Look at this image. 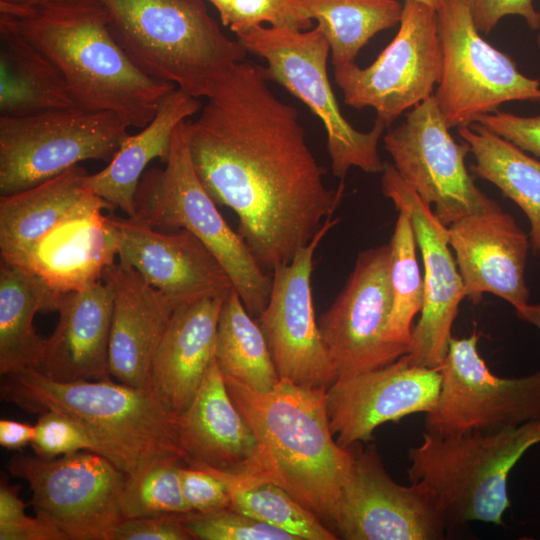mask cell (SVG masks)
Masks as SVG:
<instances>
[{
	"instance_id": "cell-42",
	"label": "cell",
	"mask_w": 540,
	"mask_h": 540,
	"mask_svg": "<svg viewBox=\"0 0 540 540\" xmlns=\"http://www.w3.org/2000/svg\"><path fill=\"white\" fill-rule=\"evenodd\" d=\"M468 9L480 33L490 34L506 16L522 17L531 30L540 28V11L533 0H460Z\"/></svg>"
},
{
	"instance_id": "cell-29",
	"label": "cell",
	"mask_w": 540,
	"mask_h": 540,
	"mask_svg": "<svg viewBox=\"0 0 540 540\" xmlns=\"http://www.w3.org/2000/svg\"><path fill=\"white\" fill-rule=\"evenodd\" d=\"M74 106L58 68L20 33L0 23V116Z\"/></svg>"
},
{
	"instance_id": "cell-9",
	"label": "cell",
	"mask_w": 540,
	"mask_h": 540,
	"mask_svg": "<svg viewBox=\"0 0 540 540\" xmlns=\"http://www.w3.org/2000/svg\"><path fill=\"white\" fill-rule=\"evenodd\" d=\"M115 114L76 106L0 116V194L48 181L85 160L110 161L128 138Z\"/></svg>"
},
{
	"instance_id": "cell-21",
	"label": "cell",
	"mask_w": 540,
	"mask_h": 540,
	"mask_svg": "<svg viewBox=\"0 0 540 540\" xmlns=\"http://www.w3.org/2000/svg\"><path fill=\"white\" fill-rule=\"evenodd\" d=\"M447 240L473 303L483 294L496 295L515 310L528 304L525 267L528 235L501 207L465 216L447 226Z\"/></svg>"
},
{
	"instance_id": "cell-35",
	"label": "cell",
	"mask_w": 540,
	"mask_h": 540,
	"mask_svg": "<svg viewBox=\"0 0 540 540\" xmlns=\"http://www.w3.org/2000/svg\"><path fill=\"white\" fill-rule=\"evenodd\" d=\"M398 216L390 239L389 278L391 309L385 338L408 347L414 317L421 312L424 302V280L416 257V238L411 218L405 210Z\"/></svg>"
},
{
	"instance_id": "cell-24",
	"label": "cell",
	"mask_w": 540,
	"mask_h": 540,
	"mask_svg": "<svg viewBox=\"0 0 540 540\" xmlns=\"http://www.w3.org/2000/svg\"><path fill=\"white\" fill-rule=\"evenodd\" d=\"M112 309V290L102 279L60 293L57 325L32 368L58 381L109 379Z\"/></svg>"
},
{
	"instance_id": "cell-13",
	"label": "cell",
	"mask_w": 540,
	"mask_h": 540,
	"mask_svg": "<svg viewBox=\"0 0 540 540\" xmlns=\"http://www.w3.org/2000/svg\"><path fill=\"white\" fill-rule=\"evenodd\" d=\"M480 334L451 337L439 367L437 403L425 431L440 435L493 432L540 419V369L516 378L493 374L478 352Z\"/></svg>"
},
{
	"instance_id": "cell-14",
	"label": "cell",
	"mask_w": 540,
	"mask_h": 540,
	"mask_svg": "<svg viewBox=\"0 0 540 540\" xmlns=\"http://www.w3.org/2000/svg\"><path fill=\"white\" fill-rule=\"evenodd\" d=\"M383 144L401 178L445 226L500 207L474 183L465 164L469 145L452 137L433 95L389 129Z\"/></svg>"
},
{
	"instance_id": "cell-5",
	"label": "cell",
	"mask_w": 540,
	"mask_h": 540,
	"mask_svg": "<svg viewBox=\"0 0 540 540\" xmlns=\"http://www.w3.org/2000/svg\"><path fill=\"white\" fill-rule=\"evenodd\" d=\"M116 42L145 75L207 98L247 51L202 0H98Z\"/></svg>"
},
{
	"instance_id": "cell-6",
	"label": "cell",
	"mask_w": 540,
	"mask_h": 540,
	"mask_svg": "<svg viewBox=\"0 0 540 540\" xmlns=\"http://www.w3.org/2000/svg\"><path fill=\"white\" fill-rule=\"evenodd\" d=\"M540 443V419L493 432L440 435L425 431L408 451L410 482L433 494L447 531L468 522L504 526L511 506L508 477L514 466Z\"/></svg>"
},
{
	"instance_id": "cell-30",
	"label": "cell",
	"mask_w": 540,
	"mask_h": 540,
	"mask_svg": "<svg viewBox=\"0 0 540 540\" xmlns=\"http://www.w3.org/2000/svg\"><path fill=\"white\" fill-rule=\"evenodd\" d=\"M59 294L31 270L1 260L0 374L34 367L44 341L33 325L38 312L56 311Z\"/></svg>"
},
{
	"instance_id": "cell-37",
	"label": "cell",
	"mask_w": 540,
	"mask_h": 540,
	"mask_svg": "<svg viewBox=\"0 0 540 540\" xmlns=\"http://www.w3.org/2000/svg\"><path fill=\"white\" fill-rule=\"evenodd\" d=\"M192 539L198 540H298L292 534L261 522L231 507L209 512L179 514Z\"/></svg>"
},
{
	"instance_id": "cell-19",
	"label": "cell",
	"mask_w": 540,
	"mask_h": 540,
	"mask_svg": "<svg viewBox=\"0 0 540 540\" xmlns=\"http://www.w3.org/2000/svg\"><path fill=\"white\" fill-rule=\"evenodd\" d=\"M440 387L439 368L416 366L408 354L386 366L339 378L326 392L331 431L343 447L370 442L379 426L432 411Z\"/></svg>"
},
{
	"instance_id": "cell-12",
	"label": "cell",
	"mask_w": 540,
	"mask_h": 540,
	"mask_svg": "<svg viewBox=\"0 0 540 540\" xmlns=\"http://www.w3.org/2000/svg\"><path fill=\"white\" fill-rule=\"evenodd\" d=\"M333 68L345 104L372 108L388 128L406 110L432 96L440 80L437 11L417 0H404L399 29L372 64Z\"/></svg>"
},
{
	"instance_id": "cell-15",
	"label": "cell",
	"mask_w": 540,
	"mask_h": 540,
	"mask_svg": "<svg viewBox=\"0 0 540 540\" xmlns=\"http://www.w3.org/2000/svg\"><path fill=\"white\" fill-rule=\"evenodd\" d=\"M359 444L336 507L333 527L338 539H444L446 522L431 491L421 482L397 483L376 446Z\"/></svg>"
},
{
	"instance_id": "cell-20",
	"label": "cell",
	"mask_w": 540,
	"mask_h": 540,
	"mask_svg": "<svg viewBox=\"0 0 540 540\" xmlns=\"http://www.w3.org/2000/svg\"><path fill=\"white\" fill-rule=\"evenodd\" d=\"M111 216L119 263L136 270L176 307L225 298L234 288L219 260L188 230L166 233L130 217Z\"/></svg>"
},
{
	"instance_id": "cell-43",
	"label": "cell",
	"mask_w": 540,
	"mask_h": 540,
	"mask_svg": "<svg viewBox=\"0 0 540 540\" xmlns=\"http://www.w3.org/2000/svg\"><path fill=\"white\" fill-rule=\"evenodd\" d=\"M179 514H160L123 518L110 540H189Z\"/></svg>"
},
{
	"instance_id": "cell-2",
	"label": "cell",
	"mask_w": 540,
	"mask_h": 540,
	"mask_svg": "<svg viewBox=\"0 0 540 540\" xmlns=\"http://www.w3.org/2000/svg\"><path fill=\"white\" fill-rule=\"evenodd\" d=\"M0 23L20 33L58 68L76 107L111 112L129 128L145 127L177 88L145 75L131 62L98 0L0 4Z\"/></svg>"
},
{
	"instance_id": "cell-36",
	"label": "cell",
	"mask_w": 540,
	"mask_h": 540,
	"mask_svg": "<svg viewBox=\"0 0 540 540\" xmlns=\"http://www.w3.org/2000/svg\"><path fill=\"white\" fill-rule=\"evenodd\" d=\"M179 463H164L126 478L121 509L124 518L190 512L181 490Z\"/></svg>"
},
{
	"instance_id": "cell-18",
	"label": "cell",
	"mask_w": 540,
	"mask_h": 540,
	"mask_svg": "<svg viewBox=\"0 0 540 540\" xmlns=\"http://www.w3.org/2000/svg\"><path fill=\"white\" fill-rule=\"evenodd\" d=\"M381 174L383 194L396 210H405L411 218L424 265V302L412 329L407 354L416 366L439 368L448 351L459 304L465 298L463 282L447 240V226L401 178L392 163L385 162Z\"/></svg>"
},
{
	"instance_id": "cell-50",
	"label": "cell",
	"mask_w": 540,
	"mask_h": 540,
	"mask_svg": "<svg viewBox=\"0 0 540 540\" xmlns=\"http://www.w3.org/2000/svg\"><path fill=\"white\" fill-rule=\"evenodd\" d=\"M536 43H537L538 48L540 49V33L538 34L536 38Z\"/></svg>"
},
{
	"instance_id": "cell-10",
	"label": "cell",
	"mask_w": 540,
	"mask_h": 540,
	"mask_svg": "<svg viewBox=\"0 0 540 540\" xmlns=\"http://www.w3.org/2000/svg\"><path fill=\"white\" fill-rule=\"evenodd\" d=\"M442 70L433 94L448 126H468L512 101H540V81L477 30L460 0H443L436 10Z\"/></svg>"
},
{
	"instance_id": "cell-45",
	"label": "cell",
	"mask_w": 540,
	"mask_h": 540,
	"mask_svg": "<svg viewBox=\"0 0 540 540\" xmlns=\"http://www.w3.org/2000/svg\"><path fill=\"white\" fill-rule=\"evenodd\" d=\"M34 425L12 419L0 420V445L8 450H20L31 444Z\"/></svg>"
},
{
	"instance_id": "cell-11",
	"label": "cell",
	"mask_w": 540,
	"mask_h": 540,
	"mask_svg": "<svg viewBox=\"0 0 540 540\" xmlns=\"http://www.w3.org/2000/svg\"><path fill=\"white\" fill-rule=\"evenodd\" d=\"M7 470L26 481L36 516L66 540H110L124 518L121 495L127 475L108 458L79 451L54 458L15 454Z\"/></svg>"
},
{
	"instance_id": "cell-39",
	"label": "cell",
	"mask_w": 540,
	"mask_h": 540,
	"mask_svg": "<svg viewBox=\"0 0 540 540\" xmlns=\"http://www.w3.org/2000/svg\"><path fill=\"white\" fill-rule=\"evenodd\" d=\"M263 23L294 30L312 27V20L294 0H232L223 25L238 35Z\"/></svg>"
},
{
	"instance_id": "cell-7",
	"label": "cell",
	"mask_w": 540,
	"mask_h": 540,
	"mask_svg": "<svg viewBox=\"0 0 540 540\" xmlns=\"http://www.w3.org/2000/svg\"><path fill=\"white\" fill-rule=\"evenodd\" d=\"M188 120V119H187ZM187 120L174 129L164 168H150L136 190L133 217L154 229H185L215 255L253 318L265 309L272 274L254 258L242 237L233 231L203 187L193 166Z\"/></svg>"
},
{
	"instance_id": "cell-44",
	"label": "cell",
	"mask_w": 540,
	"mask_h": 540,
	"mask_svg": "<svg viewBox=\"0 0 540 540\" xmlns=\"http://www.w3.org/2000/svg\"><path fill=\"white\" fill-rule=\"evenodd\" d=\"M477 122L525 152L540 158V113L522 116L496 111L480 117Z\"/></svg>"
},
{
	"instance_id": "cell-27",
	"label": "cell",
	"mask_w": 540,
	"mask_h": 540,
	"mask_svg": "<svg viewBox=\"0 0 540 540\" xmlns=\"http://www.w3.org/2000/svg\"><path fill=\"white\" fill-rule=\"evenodd\" d=\"M200 99L179 88L163 101L154 118L136 134L129 135L108 165L85 179L86 188L113 208L133 217L137 187L148 164L169 155L174 129L182 121L199 113Z\"/></svg>"
},
{
	"instance_id": "cell-47",
	"label": "cell",
	"mask_w": 540,
	"mask_h": 540,
	"mask_svg": "<svg viewBox=\"0 0 540 540\" xmlns=\"http://www.w3.org/2000/svg\"><path fill=\"white\" fill-rule=\"evenodd\" d=\"M66 0H0V4L18 5V6H34L47 3L61 2Z\"/></svg>"
},
{
	"instance_id": "cell-3",
	"label": "cell",
	"mask_w": 540,
	"mask_h": 540,
	"mask_svg": "<svg viewBox=\"0 0 540 540\" xmlns=\"http://www.w3.org/2000/svg\"><path fill=\"white\" fill-rule=\"evenodd\" d=\"M224 379L258 445L254 468L247 474L275 482L334 526L356 444L343 447L333 438L326 404L328 388L280 379L271 390L258 391L232 377Z\"/></svg>"
},
{
	"instance_id": "cell-31",
	"label": "cell",
	"mask_w": 540,
	"mask_h": 540,
	"mask_svg": "<svg viewBox=\"0 0 540 540\" xmlns=\"http://www.w3.org/2000/svg\"><path fill=\"white\" fill-rule=\"evenodd\" d=\"M458 134L474 156L470 170L494 184L528 218L540 260V161L479 122L459 127Z\"/></svg>"
},
{
	"instance_id": "cell-41",
	"label": "cell",
	"mask_w": 540,
	"mask_h": 540,
	"mask_svg": "<svg viewBox=\"0 0 540 540\" xmlns=\"http://www.w3.org/2000/svg\"><path fill=\"white\" fill-rule=\"evenodd\" d=\"M179 476L182 495L190 511L209 512L231 507L227 488L212 474L182 465Z\"/></svg>"
},
{
	"instance_id": "cell-4",
	"label": "cell",
	"mask_w": 540,
	"mask_h": 540,
	"mask_svg": "<svg viewBox=\"0 0 540 540\" xmlns=\"http://www.w3.org/2000/svg\"><path fill=\"white\" fill-rule=\"evenodd\" d=\"M1 398L40 414L54 410L81 423L129 478L164 463L188 465L176 417L147 388L109 379L58 381L30 367L4 376Z\"/></svg>"
},
{
	"instance_id": "cell-17",
	"label": "cell",
	"mask_w": 540,
	"mask_h": 540,
	"mask_svg": "<svg viewBox=\"0 0 540 540\" xmlns=\"http://www.w3.org/2000/svg\"><path fill=\"white\" fill-rule=\"evenodd\" d=\"M337 222L327 218L290 262L273 269L269 301L255 318L279 378L301 386L329 388L337 380L315 318L311 290L314 252Z\"/></svg>"
},
{
	"instance_id": "cell-40",
	"label": "cell",
	"mask_w": 540,
	"mask_h": 540,
	"mask_svg": "<svg viewBox=\"0 0 540 540\" xmlns=\"http://www.w3.org/2000/svg\"><path fill=\"white\" fill-rule=\"evenodd\" d=\"M20 486L0 482V540H66L63 533L38 516L26 515L29 504L19 496Z\"/></svg>"
},
{
	"instance_id": "cell-49",
	"label": "cell",
	"mask_w": 540,
	"mask_h": 540,
	"mask_svg": "<svg viewBox=\"0 0 540 540\" xmlns=\"http://www.w3.org/2000/svg\"><path fill=\"white\" fill-rule=\"evenodd\" d=\"M417 1L422 2L434 8L435 10H437L441 6L443 0H417Z\"/></svg>"
},
{
	"instance_id": "cell-25",
	"label": "cell",
	"mask_w": 540,
	"mask_h": 540,
	"mask_svg": "<svg viewBox=\"0 0 540 540\" xmlns=\"http://www.w3.org/2000/svg\"><path fill=\"white\" fill-rule=\"evenodd\" d=\"M224 298H205L178 306L152 359L148 389L173 416L194 399L214 358Z\"/></svg>"
},
{
	"instance_id": "cell-46",
	"label": "cell",
	"mask_w": 540,
	"mask_h": 540,
	"mask_svg": "<svg viewBox=\"0 0 540 540\" xmlns=\"http://www.w3.org/2000/svg\"><path fill=\"white\" fill-rule=\"evenodd\" d=\"M517 317L534 325L540 331V302L536 304H526L521 309L515 310Z\"/></svg>"
},
{
	"instance_id": "cell-16",
	"label": "cell",
	"mask_w": 540,
	"mask_h": 540,
	"mask_svg": "<svg viewBox=\"0 0 540 540\" xmlns=\"http://www.w3.org/2000/svg\"><path fill=\"white\" fill-rule=\"evenodd\" d=\"M390 246L362 251L318 327L337 379L391 364L408 347L385 338L391 309Z\"/></svg>"
},
{
	"instance_id": "cell-33",
	"label": "cell",
	"mask_w": 540,
	"mask_h": 540,
	"mask_svg": "<svg viewBox=\"0 0 540 540\" xmlns=\"http://www.w3.org/2000/svg\"><path fill=\"white\" fill-rule=\"evenodd\" d=\"M192 466L218 478L228 490L231 508L284 530L298 540H336L337 535L308 508L275 482L247 473H234L204 464Z\"/></svg>"
},
{
	"instance_id": "cell-22",
	"label": "cell",
	"mask_w": 540,
	"mask_h": 540,
	"mask_svg": "<svg viewBox=\"0 0 540 540\" xmlns=\"http://www.w3.org/2000/svg\"><path fill=\"white\" fill-rule=\"evenodd\" d=\"M113 294L109 369L118 382L147 388L152 359L176 305L136 270L113 263L102 274Z\"/></svg>"
},
{
	"instance_id": "cell-26",
	"label": "cell",
	"mask_w": 540,
	"mask_h": 540,
	"mask_svg": "<svg viewBox=\"0 0 540 540\" xmlns=\"http://www.w3.org/2000/svg\"><path fill=\"white\" fill-rule=\"evenodd\" d=\"M181 446L189 463L250 473L258 445L249 423L233 402L215 358L188 408L176 417Z\"/></svg>"
},
{
	"instance_id": "cell-28",
	"label": "cell",
	"mask_w": 540,
	"mask_h": 540,
	"mask_svg": "<svg viewBox=\"0 0 540 540\" xmlns=\"http://www.w3.org/2000/svg\"><path fill=\"white\" fill-rule=\"evenodd\" d=\"M76 165L30 189L0 196L1 260L23 266L38 243L90 193Z\"/></svg>"
},
{
	"instance_id": "cell-23",
	"label": "cell",
	"mask_w": 540,
	"mask_h": 540,
	"mask_svg": "<svg viewBox=\"0 0 540 540\" xmlns=\"http://www.w3.org/2000/svg\"><path fill=\"white\" fill-rule=\"evenodd\" d=\"M105 209L114 208L90 192L38 243L21 267L39 275L56 294L102 279L118 252L117 232Z\"/></svg>"
},
{
	"instance_id": "cell-32",
	"label": "cell",
	"mask_w": 540,
	"mask_h": 540,
	"mask_svg": "<svg viewBox=\"0 0 540 540\" xmlns=\"http://www.w3.org/2000/svg\"><path fill=\"white\" fill-rule=\"evenodd\" d=\"M323 30L333 67L354 63L377 33L400 23L403 4L397 0H294Z\"/></svg>"
},
{
	"instance_id": "cell-38",
	"label": "cell",
	"mask_w": 540,
	"mask_h": 540,
	"mask_svg": "<svg viewBox=\"0 0 540 540\" xmlns=\"http://www.w3.org/2000/svg\"><path fill=\"white\" fill-rule=\"evenodd\" d=\"M31 447L34 454L54 458L79 451H91L107 458L104 447L81 423L58 411L38 414Z\"/></svg>"
},
{
	"instance_id": "cell-8",
	"label": "cell",
	"mask_w": 540,
	"mask_h": 540,
	"mask_svg": "<svg viewBox=\"0 0 540 540\" xmlns=\"http://www.w3.org/2000/svg\"><path fill=\"white\" fill-rule=\"evenodd\" d=\"M236 36L248 53L264 59L269 80L320 118L334 176L343 179L352 167L366 173L383 171L378 144L386 127L376 119L371 130L358 131L341 113L327 72L330 46L318 24L308 30L260 25Z\"/></svg>"
},
{
	"instance_id": "cell-34",
	"label": "cell",
	"mask_w": 540,
	"mask_h": 540,
	"mask_svg": "<svg viewBox=\"0 0 540 540\" xmlns=\"http://www.w3.org/2000/svg\"><path fill=\"white\" fill-rule=\"evenodd\" d=\"M224 376L269 391L280 380L265 337L233 288L221 307L214 351Z\"/></svg>"
},
{
	"instance_id": "cell-1",
	"label": "cell",
	"mask_w": 540,
	"mask_h": 540,
	"mask_svg": "<svg viewBox=\"0 0 540 540\" xmlns=\"http://www.w3.org/2000/svg\"><path fill=\"white\" fill-rule=\"evenodd\" d=\"M265 67L241 61L187 120L194 169L238 234L272 272L290 262L338 207L344 185L326 186L296 108L268 85Z\"/></svg>"
},
{
	"instance_id": "cell-48",
	"label": "cell",
	"mask_w": 540,
	"mask_h": 540,
	"mask_svg": "<svg viewBox=\"0 0 540 540\" xmlns=\"http://www.w3.org/2000/svg\"><path fill=\"white\" fill-rule=\"evenodd\" d=\"M218 11L221 23L226 20L232 0H208Z\"/></svg>"
}]
</instances>
